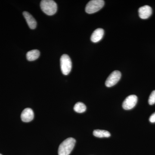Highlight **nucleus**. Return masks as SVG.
Segmentation results:
<instances>
[{"label": "nucleus", "mask_w": 155, "mask_h": 155, "mask_svg": "<svg viewBox=\"0 0 155 155\" xmlns=\"http://www.w3.org/2000/svg\"><path fill=\"white\" fill-rule=\"evenodd\" d=\"M76 140L75 139L69 137L65 140L60 144L58 149V155H69L75 146Z\"/></svg>", "instance_id": "f257e3e1"}, {"label": "nucleus", "mask_w": 155, "mask_h": 155, "mask_svg": "<svg viewBox=\"0 0 155 155\" xmlns=\"http://www.w3.org/2000/svg\"><path fill=\"white\" fill-rule=\"evenodd\" d=\"M40 7L44 13L49 16L56 14L58 10V5L52 0H43L41 2Z\"/></svg>", "instance_id": "f03ea898"}, {"label": "nucleus", "mask_w": 155, "mask_h": 155, "mask_svg": "<svg viewBox=\"0 0 155 155\" xmlns=\"http://www.w3.org/2000/svg\"><path fill=\"white\" fill-rule=\"evenodd\" d=\"M104 5V1L103 0H92L86 5L85 11L87 14H94L100 11Z\"/></svg>", "instance_id": "7ed1b4c3"}, {"label": "nucleus", "mask_w": 155, "mask_h": 155, "mask_svg": "<svg viewBox=\"0 0 155 155\" xmlns=\"http://www.w3.org/2000/svg\"><path fill=\"white\" fill-rule=\"evenodd\" d=\"M61 71L64 75H67L71 72L72 68V63L71 59L67 54L63 55L61 58Z\"/></svg>", "instance_id": "20e7f679"}, {"label": "nucleus", "mask_w": 155, "mask_h": 155, "mask_svg": "<svg viewBox=\"0 0 155 155\" xmlns=\"http://www.w3.org/2000/svg\"><path fill=\"white\" fill-rule=\"evenodd\" d=\"M121 75V72L118 70H115L112 72L106 80V86L111 87L115 85L120 80Z\"/></svg>", "instance_id": "39448f33"}, {"label": "nucleus", "mask_w": 155, "mask_h": 155, "mask_svg": "<svg viewBox=\"0 0 155 155\" xmlns=\"http://www.w3.org/2000/svg\"><path fill=\"white\" fill-rule=\"evenodd\" d=\"M137 102L135 95H130L126 98L122 104V107L125 110H131L135 107Z\"/></svg>", "instance_id": "423d86ee"}, {"label": "nucleus", "mask_w": 155, "mask_h": 155, "mask_svg": "<svg viewBox=\"0 0 155 155\" xmlns=\"http://www.w3.org/2000/svg\"><path fill=\"white\" fill-rule=\"evenodd\" d=\"M138 13L139 16L141 19H148L152 14V9L149 6L145 5L139 8Z\"/></svg>", "instance_id": "0eeeda50"}, {"label": "nucleus", "mask_w": 155, "mask_h": 155, "mask_svg": "<svg viewBox=\"0 0 155 155\" xmlns=\"http://www.w3.org/2000/svg\"><path fill=\"white\" fill-rule=\"evenodd\" d=\"M33 111L29 108H25L22 111L21 115V118L23 122H28L32 121L34 119Z\"/></svg>", "instance_id": "6e6552de"}, {"label": "nucleus", "mask_w": 155, "mask_h": 155, "mask_svg": "<svg viewBox=\"0 0 155 155\" xmlns=\"http://www.w3.org/2000/svg\"><path fill=\"white\" fill-rule=\"evenodd\" d=\"M23 15L29 28L32 29L35 28L37 26L36 21L32 15L27 11L23 12Z\"/></svg>", "instance_id": "1a4fd4ad"}, {"label": "nucleus", "mask_w": 155, "mask_h": 155, "mask_svg": "<svg viewBox=\"0 0 155 155\" xmlns=\"http://www.w3.org/2000/svg\"><path fill=\"white\" fill-rule=\"evenodd\" d=\"M104 29L102 28H97L92 34L91 39L93 42L97 43L99 41L103 38L104 35Z\"/></svg>", "instance_id": "9d476101"}, {"label": "nucleus", "mask_w": 155, "mask_h": 155, "mask_svg": "<svg viewBox=\"0 0 155 155\" xmlns=\"http://www.w3.org/2000/svg\"><path fill=\"white\" fill-rule=\"evenodd\" d=\"M40 55L39 51L38 50H32L27 52L26 58L29 61H35L38 59Z\"/></svg>", "instance_id": "9b49d317"}, {"label": "nucleus", "mask_w": 155, "mask_h": 155, "mask_svg": "<svg viewBox=\"0 0 155 155\" xmlns=\"http://www.w3.org/2000/svg\"><path fill=\"white\" fill-rule=\"evenodd\" d=\"M93 135L97 137L102 138L110 137L111 134L107 130L97 129L93 131Z\"/></svg>", "instance_id": "f8f14e48"}, {"label": "nucleus", "mask_w": 155, "mask_h": 155, "mask_svg": "<svg viewBox=\"0 0 155 155\" xmlns=\"http://www.w3.org/2000/svg\"><path fill=\"white\" fill-rule=\"evenodd\" d=\"M74 110L78 113H82L86 110V107L84 104L81 102L76 103L74 107Z\"/></svg>", "instance_id": "ddd939ff"}, {"label": "nucleus", "mask_w": 155, "mask_h": 155, "mask_svg": "<svg viewBox=\"0 0 155 155\" xmlns=\"http://www.w3.org/2000/svg\"><path fill=\"white\" fill-rule=\"evenodd\" d=\"M148 103L150 105H152L155 104V90L152 92L150 95L149 98Z\"/></svg>", "instance_id": "4468645a"}, {"label": "nucleus", "mask_w": 155, "mask_h": 155, "mask_svg": "<svg viewBox=\"0 0 155 155\" xmlns=\"http://www.w3.org/2000/svg\"><path fill=\"white\" fill-rule=\"evenodd\" d=\"M149 120L150 122H151V123L155 122V112L150 117Z\"/></svg>", "instance_id": "2eb2a0df"}, {"label": "nucleus", "mask_w": 155, "mask_h": 155, "mask_svg": "<svg viewBox=\"0 0 155 155\" xmlns=\"http://www.w3.org/2000/svg\"><path fill=\"white\" fill-rule=\"evenodd\" d=\"M0 155H2L1 154H0Z\"/></svg>", "instance_id": "dca6fc26"}]
</instances>
